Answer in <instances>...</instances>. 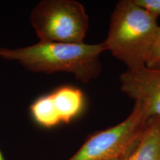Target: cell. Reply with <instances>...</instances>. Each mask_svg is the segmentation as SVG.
I'll list each match as a JSON object with an SVG mask.
<instances>
[{"label": "cell", "mask_w": 160, "mask_h": 160, "mask_svg": "<svg viewBox=\"0 0 160 160\" xmlns=\"http://www.w3.org/2000/svg\"><path fill=\"white\" fill-rule=\"evenodd\" d=\"M106 51L104 42L76 44L39 41L21 48H1L0 57L17 61L30 71L47 74L66 72L78 81L88 83L101 73L99 57Z\"/></svg>", "instance_id": "obj_1"}, {"label": "cell", "mask_w": 160, "mask_h": 160, "mask_svg": "<svg viewBox=\"0 0 160 160\" xmlns=\"http://www.w3.org/2000/svg\"><path fill=\"white\" fill-rule=\"evenodd\" d=\"M156 18L133 0L118 2L111 16L109 31L104 43L107 51L127 66H146L148 56L159 25Z\"/></svg>", "instance_id": "obj_2"}, {"label": "cell", "mask_w": 160, "mask_h": 160, "mask_svg": "<svg viewBox=\"0 0 160 160\" xmlns=\"http://www.w3.org/2000/svg\"><path fill=\"white\" fill-rule=\"evenodd\" d=\"M150 118L147 106L135 102L131 113L125 120L90 136L67 160H127L139 142Z\"/></svg>", "instance_id": "obj_3"}, {"label": "cell", "mask_w": 160, "mask_h": 160, "mask_svg": "<svg viewBox=\"0 0 160 160\" xmlns=\"http://www.w3.org/2000/svg\"><path fill=\"white\" fill-rule=\"evenodd\" d=\"M30 22L42 42L83 43L89 28L85 8L75 0H42L32 10Z\"/></svg>", "instance_id": "obj_4"}, {"label": "cell", "mask_w": 160, "mask_h": 160, "mask_svg": "<svg viewBox=\"0 0 160 160\" xmlns=\"http://www.w3.org/2000/svg\"><path fill=\"white\" fill-rule=\"evenodd\" d=\"M119 80L125 94L147 106L151 117H160V68L127 69Z\"/></svg>", "instance_id": "obj_5"}, {"label": "cell", "mask_w": 160, "mask_h": 160, "mask_svg": "<svg viewBox=\"0 0 160 160\" xmlns=\"http://www.w3.org/2000/svg\"><path fill=\"white\" fill-rule=\"evenodd\" d=\"M49 96L60 123H70L81 114L85 108L83 92L74 86H61L50 93Z\"/></svg>", "instance_id": "obj_6"}, {"label": "cell", "mask_w": 160, "mask_h": 160, "mask_svg": "<svg viewBox=\"0 0 160 160\" xmlns=\"http://www.w3.org/2000/svg\"><path fill=\"white\" fill-rule=\"evenodd\" d=\"M127 160H160V117H151Z\"/></svg>", "instance_id": "obj_7"}, {"label": "cell", "mask_w": 160, "mask_h": 160, "mask_svg": "<svg viewBox=\"0 0 160 160\" xmlns=\"http://www.w3.org/2000/svg\"><path fill=\"white\" fill-rule=\"evenodd\" d=\"M30 113L37 125L45 128H51L61 124L53 108L49 93L38 97L31 104Z\"/></svg>", "instance_id": "obj_8"}, {"label": "cell", "mask_w": 160, "mask_h": 160, "mask_svg": "<svg viewBox=\"0 0 160 160\" xmlns=\"http://www.w3.org/2000/svg\"><path fill=\"white\" fill-rule=\"evenodd\" d=\"M146 67L151 68H160V26H159L157 34L148 56Z\"/></svg>", "instance_id": "obj_9"}, {"label": "cell", "mask_w": 160, "mask_h": 160, "mask_svg": "<svg viewBox=\"0 0 160 160\" xmlns=\"http://www.w3.org/2000/svg\"><path fill=\"white\" fill-rule=\"evenodd\" d=\"M136 5L157 18L160 16V0H133Z\"/></svg>", "instance_id": "obj_10"}, {"label": "cell", "mask_w": 160, "mask_h": 160, "mask_svg": "<svg viewBox=\"0 0 160 160\" xmlns=\"http://www.w3.org/2000/svg\"><path fill=\"white\" fill-rule=\"evenodd\" d=\"M0 160H5V157H4V156L2 154V153L1 150H0Z\"/></svg>", "instance_id": "obj_11"}]
</instances>
